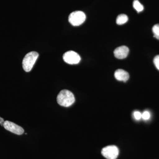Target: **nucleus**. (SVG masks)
Returning <instances> with one entry per match:
<instances>
[{
	"label": "nucleus",
	"instance_id": "obj_14",
	"mask_svg": "<svg viewBox=\"0 0 159 159\" xmlns=\"http://www.w3.org/2000/svg\"><path fill=\"white\" fill-rule=\"evenodd\" d=\"M153 62L156 67L159 70V55H157L153 59Z\"/></svg>",
	"mask_w": 159,
	"mask_h": 159
},
{
	"label": "nucleus",
	"instance_id": "obj_8",
	"mask_svg": "<svg viewBox=\"0 0 159 159\" xmlns=\"http://www.w3.org/2000/svg\"><path fill=\"white\" fill-rule=\"evenodd\" d=\"M115 78L119 81L126 82L129 79V76L128 72L122 69L117 70L115 72Z\"/></svg>",
	"mask_w": 159,
	"mask_h": 159
},
{
	"label": "nucleus",
	"instance_id": "obj_5",
	"mask_svg": "<svg viewBox=\"0 0 159 159\" xmlns=\"http://www.w3.org/2000/svg\"><path fill=\"white\" fill-rule=\"evenodd\" d=\"M63 59L65 62L70 65L77 64L81 60L79 54L72 51L66 52L63 56Z\"/></svg>",
	"mask_w": 159,
	"mask_h": 159
},
{
	"label": "nucleus",
	"instance_id": "obj_15",
	"mask_svg": "<svg viewBox=\"0 0 159 159\" xmlns=\"http://www.w3.org/2000/svg\"><path fill=\"white\" fill-rule=\"evenodd\" d=\"M4 122H5V121H4V119L0 117V124H3Z\"/></svg>",
	"mask_w": 159,
	"mask_h": 159
},
{
	"label": "nucleus",
	"instance_id": "obj_9",
	"mask_svg": "<svg viewBox=\"0 0 159 159\" xmlns=\"http://www.w3.org/2000/svg\"><path fill=\"white\" fill-rule=\"evenodd\" d=\"M128 20V17L125 14H120L118 16L116 19V23L118 25H122L125 24Z\"/></svg>",
	"mask_w": 159,
	"mask_h": 159
},
{
	"label": "nucleus",
	"instance_id": "obj_12",
	"mask_svg": "<svg viewBox=\"0 0 159 159\" xmlns=\"http://www.w3.org/2000/svg\"><path fill=\"white\" fill-rule=\"evenodd\" d=\"M150 112L148 111H144L142 114V118L143 120H148L150 119Z\"/></svg>",
	"mask_w": 159,
	"mask_h": 159
},
{
	"label": "nucleus",
	"instance_id": "obj_1",
	"mask_svg": "<svg viewBox=\"0 0 159 159\" xmlns=\"http://www.w3.org/2000/svg\"><path fill=\"white\" fill-rule=\"evenodd\" d=\"M57 103L60 105L65 107H69L75 102V99L74 94L68 90H62L57 96Z\"/></svg>",
	"mask_w": 159,
	"mask_h": 159
},
{
	"label": "nucleus",
	"instance_id": "obj_6",
	"mask_svg": "<svg viewBox=\"0 0 159 159\" xmlns=\"http://www.w3.org/2000/svg\"><path fill=\"white\" fill-rule=\"evenodd\" d=\"M3 126L6 130L16 134L21 135L24 133V129L22 127L10 121H5Z\"/></svg>",
	"mask_w": 159,
	"mask_h": 159
},
{
	"label": "nucleus",
	"instance_id": "obj_4",
	"mask_svg": "<svg viewBox=\"0 0 159 159\" xmlns=\"http://www.w3.org/2000/svg\"><path fill=\"white\" fill-rule=\"evenodd\" d=\"M101 153L107 159H116L119 154V149L115 145H108L101 151Z\"/></svg>",
	"mask_w": 159,
	"mask_h": 159
},
{
	"label": "nucleus",
	"instance_id": "obj_11",
	"mask_svg": "<svg viewBox=\"0 0 159 159\" xmlns=\"http://www.w3.org/2000/svg\"><path fill=\"white\" fill-rule=\"evenodd\" d=\"M154 37L159 40V24L154 25L152 29Z\"/></svg>",
	"mask_w": 159,
	"mask_h": 159
},
{
	"label": "nucleus",
	"instance_id": "obj_2",
	"mask_svg": "<svg viewBox=\"0 0 159 159\" xmlns=\"http://www.w3.org/2000/svg\"><path fill=\"white\" fill-rule=\"evenodd\" d=\"M38 57V53L35 51L29 52L26 54L22 61L24 70L27 72H30L32 70Z\"/></svg>",
	"mask_w": 159,
	"mask_h": 159
},
{
	"label": "nucleus",
	"instance_id": "obj_7",
	"mask_svg": "<svg viewBox=\"0 0 159 159\" xmlns=\"http://www.w3.org/2000/svg\"><path fill=\"white\" fill-rule=\"evenodd\" d=\"M129 53V49L125 46L119 47L115 49L114 54L115 57L118 59H122L126 58Z\"/></svg>",
	"mask_w": 159,
	"mask_h": 159
},
{
	"label": "nucleus",
	"instance_id": "obj_13",
	"mask_svg": "<svg viewBox=\"0 0 159 159\" xmlns=\"http://www.w3.org/2000/svg\"><path fill=\"white\" fill-rule=\"evenodd\" d=\"M134 117L137 120L142 119V113L139 111H135L134 112Z\"/></svg>",
	"mask_w": 159,
	"mask_h": 159
},
{
	"label": "nucleus",
	"instance_id": "obj_3",
	"mask_svg": "<svg viewBox=\"0 0 159 159\" xmlns=\"http://www.w3.org/2000/svg\"><path fill=\"white\" fill-rule=\"evenodd\" d=\"M86 20V15L84 12L80 11H74L70 14L69 21L74 26H78L84 23Z\"/></svg>",
	"mask_w": 159,
	"mask_h": 159
},
{
	"label": "nucleus",
	"instance_id": "obj_10",
	"mask_svg": "<svg viewBox=\"0 0 159 159\" xmlns=\"http://www.w3.org/2000/svg\"><path fill=\"white\" fill-rule=\"evenodd\" d=\"M133 7L134 9L138 12H141L144 9L143 5L141 4L139 0H134L133 2Z\"/></svg>",
	"mask_w": 159,
	"mask_h": 159
}]
</instances>
